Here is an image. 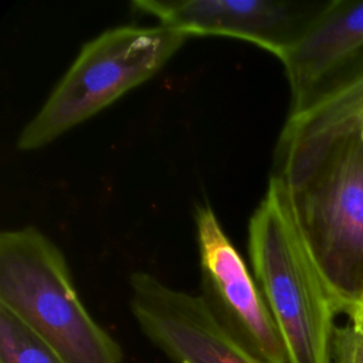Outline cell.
I'll return each instance as SVG.
<instances>
[{
  "mask_svg": "<svg viewBox=\"0 0 363 363\" xmlns=\"http://www.w3.org/2000/svg\"><path fill=\"white\" fill-rule=\"evenodd\" d=\"M271 176L340 313L352 316L363 306V125L318 146L277 143Z\"/></svg>",
  "mask_w": 363,
  "mask_h": 363,
  "instance_id": "cell-1",
  "label": "cell"
},
{
  "mask_svg": "<svg viewBox=\"0 0 363 363\" xmlns=\"http://www.w3.org/2000/svg\"><path fill=\"white\" fill-rule=\"evenodd\" d=\"M248 252L288 363H332L335 316L340 311L274 176L251 214Z\"/></svg>",
  "mask_w": 363,
  "mask_h": 363,
  "instance_id": "cell-2",
  "label": "cell"
},
{
  "mask_svg": "<svg viewBox=\"0 0 363 363\" xmlns=\"http://www.w3.org/2000/svg\"><path fill=\"white\" fill-rule=\"evenodd\" d=\"M0 306L65 363H123L119 343L84 306L64 254L35 227L0 234Z\"/></svg>",
  "mask_w": 363,
  "mask_h": 363,
  "instance_id": "cell-3",
  "label": "cell"
},
{
  "mask_svg": "<svg viewBox=\"0 0 363 363\" xmlns=\"http://www.w3.org/2000/svg\"><path fill=\"white\" fill-rule=\"evenodd\" d=\"M190 37L173 27L118 26L86 41L17 138L38 150L157 74Z\"/></svg>",
  "mask_w": 363,
  "mask_h": 363,
  "instance_id": "cell-4",
  "label": "cell"
},
{
  "mask_svg": "<svg viewBox=\"0 0 363 363\" xmlns=\"http://www.w3.org/2000/svg\"><path fill=\"white\" fill-rule=\"evenodd\" d=\"M194 223L200 296L217 320L262 363H288L264 294L214 210L208 204L197 206Z\"/></svg>",
  "mask_w": 363,
  "mask_h": 363,
  "instance_id": "cell-5",
  "label": "cell"
},
{
  "mask_svg": "<svg viewBox=\"0 0 363 363\" xmlns=\"http://www.w3.org/2000/svg\"><path fill=\"white\" fill-rule=\"evenodd\" d=\"M129 306L143 335L172 363H262L211 313L200 295L153 274L129 277Z\"/></svg>",
  "mask_w": 363,
  "mask_h": 363,
  "instance_id": "cell-6",
  "label": "cell"
},
{
  "mask_svg": "<svg viewBox=\"0 0 363 363\" xmlns=\"http://www.w3.org/2000/svg\"><path fill=\"white\" fill-rule=\"evenodd\" d=\"M132 7L189 37L240 38L278 58L320 9L318 4L288 0H133Z\"/></svg>",
  "mask_w": 363,
  "mask_h": 363,
  "instance_id": "cell-7",
  "label": "cell"
},
{
  "mask_svg": "<svg viewBox=\"0 0 363 363\" xmlns=\"http://www.w3.org/2000/svg\"><path fill=\"white\" fill-rule=\"evenodd\" d=\"M363 55V1L320 6L279 58L291 89L289 113L302 111Z\"/></svg>",
  "mask_w": 363,
  "mask_h": 363,
  "instance_id": "cell-8",
  "label": "cell"
},
{
  "mask_svg": "<svg viewBox=\"0 0 363 363\" xmlns=\"http://www.w3.org/2000/svg\"><path fill=\"white\" fill-rule=\"evenodd\" d=\"M363 125V60L302 111L288 115L279 145L311 147Z\"/></svg>",
  "mask_w": 363,
  "mask_h": 363,
  "instance_id": "cell-9",
  "label": "cell"
},
{
  "mask_svg": "<svg viewBox=\"0 0 363 363\" xmlns=\"http://www.w3.org/2000/svg\"><path fill=\"white\" fill-rule=\"evenodd\" d=\"M0 363H65L41 337L0 306Z\"/></svg>",
  "mask_w": 363,
  "mask_h": 363,
  "instance_id": "cell-10",
  "label": "cell"
},
{
  "mask_svg": "<svg viewBox=\"0 0 363 363\" xmlns=\"http://www.w3.org/2000/svg\"><path fill=\"white\" fill-rule=\"evenodd\" d=\"M332 363H363V329L354 322L336 326L332 342Z\"/></svg>",
  "mask_w": 363,
  "mask_h": 363,
  "instance_id": "cell-11",
  "label": "cell"
}]
</instances>
